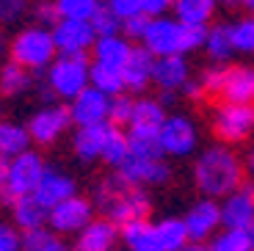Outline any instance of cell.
<instances>
[{"mask_svg":"<svg viewBox=\"0 0 254 251\" xmlns=\"http://www.w3.org/2000/svg\"><path fill=\"white\" fill-rule=\"evenodd\" d=\"M72 196H77L75 193V180L61 174V171H47L42 185H39L36 193H33V199H36L45 210H56L58 204H64V201L72 199Z\"/></svg>","mask_w":254,"mask_h":251,"instance_id":"16","label":"cell"},{"mask_svg":"<svg viewBox=\"0 0 254 251\" xmlns=\"http://www.w3.org/2000/svg\"><path fill=\"white\" fill-rule=\"evenodd\" d=\"M130 53H133V44L127 42L125 36L97 39V44H94V63H102V66H111V69L125 72L127 61H130Z\"/></svg>","mask_w":254,"mask_h":251,"instance_id":"21","label":"cell"},{"mask_svg":"<svg viewBox=\"0 0 254 251\" xmlns=\"http://www.w3.org/2000/svg\"><path fill=\"white\" fill-rule=\"evenodd\" d=\"M122 240H125L133 251L135 249H146V246H158V240H155V226L146 218L130 221V224L122 226Z\"/></svg>","mask_w":254,"mask_h":251,"instance_id":"31","label":"cell"},{"mask_svg":"<svg viewBox=\"0 0 254 251\" xmlns=\"http://www.w3.org/2000/svg\"><path fill=\"white\" fill-rule=\"evenodd\" d=\"M155 240H158V249H163V251H183L190 243L185 221L183 218H163L160 224H155Z\"/></svg>","mask_w":254,"mask_h":251,"instance_id":"25","label":"cell"},{"mask_svg":"<svg viewBox=\"0 0 254 251\" xmlns=\"http://www.w3.org/2000/svg\"><path fill=\"white\" fill-rule=\"evenodd\" d=\"M246 169H249V174L254 177V149L249 152V160H246Z\"/></svg>","mask_w":254,"mask_h":251,"instance_id":"50","label":"cell"},{"mask_svg":"<svg viewBox=\"0 0 254 251\" xmlns=\"http://www.w3.org/2000/svg\"><path fill=\"white\" fill-rule=\"evenodd\" d=\"M204 50H207V56L213 58V61H227L232 53H235V47H232V25H216L210 28L207 33V42H204Z\"/></svg>","mask_w":254,"mask_h":251,"instance_id":"29","label":"cell"},{"mask_svg":"<svg viewBox=\"0 0 254 251\" xmlns=\"http://www.w3.org/2000/svg\"><path fill=\"white\" fill-rule=\"evenodd\" d=\"M89 86L102 91L105 97H119L125 91V75L119 69H111V66H102V63H91V72H89Z\"/></svg>","mask_w":254,"mask_h":251,"instance_id":"28","label":"cell"},{"mask_svg":"<svg viewBox=\"0 0 254 251\" xmlns=\"http://www.w3.org/2000/svg\"><path fill=\"white\" fill-rule=\"evenodd\" d=\"M31 132L19 125H6L0 122V160H8V157H19L28 152L31 144Z\"/></svg>","mask_w":254,"mask_h":251,"instance_id":"27","label":"cell"},{"mask_svg":"<svg viewBox=\"0 0 254 251\" xmlns=\"http://www.w3.org/2000/svg\"><path fill=\"white\" fill-rule=\"evenodd\" d=\"M72 122V111L61 105H47L39 113H33L31 125H28V132L36 144H53V141L61 135Z\"/></svg>","mask_w":254,"mask_h":251,"instance_id":"13","label":"cell"},{"mask_svg":"<svg viewBox=\"0 0 254 251\" xmlns=\"http://www.w3.org/2000/svg\"><path fill=\"white\" fill-rule=\"evenodd\" d=\"M218 0H177L174 11H177V22L188 28H207V22L216 14Z\"/></svg>","mask_w":254,"mask_h":251,"instance_id":"24","label":"cell"},{"mask_svg":"<svg viewBox=\"0 0 254 251\" xmlns=\"http://www.w3.org/2000/svg\"><path fill=\"white\" fill-rule=\"evenodd\" d=\"M246 235H249V243H252V249H254V224L246 229Z\"/></svg>","mask_w":254,"mask_h":251,"instance_id":"52","label":"cell"},{"mask_svg":"<svg viewBox=\"0 0 254 251\" xmlns=\"http://www.w3.org/2000/svg\"><path fill=\"white\" fill-rule=\"evenodd\" d=\"M127 141H130V155H133V157H144V160H163V149H160V130H155V127H130Z\"/></svg>","mask_w":254,"mask_h":251,"instance_id":"23","label":"cell"},{"mask_svg":"<svg viewBox=\"0 0 254 251\" xmlns=\"http://www.w3.org/2000/svg\"><path fill=\"white\" fill-rule=\"evenodd\" d=\"M152 80L158 83L163 91H180L190 83L188 77V63L183 56H169V58H155V72Z\"/></svg>","mask_w":254,"mask_h":251,"instance_id":"19","label":"cell"},{"mask_svg":"<svg viewBox=\"0 0 254 251\" xmlns=\"http://www.w3.org/2000/svg\"><path fill=\"white\" fill-rule=\"evenodd\" d=\"M94 201H97V207L105 213V218L116 226H125V224H130V221H141V218L149 215V210H152L149 196H146L138 185L127 182L119 171H116L114 177L100 182V188H97V193H94Z\"/></svg>","mask_w":254,"mask_h":251,"instance_id":"2","label":"cell"},{"mask_svg":"<svg viewBox=\"0 0 254 251\" xmlns=\"http://www.w3.org/2000/svg\"><path fill=\"white\" fill-rule=\"evenodd\" d=\"M19 246H22L19 235L14 232L11 226L0 224V251H19Z\"/></svg>","mask_w":254,"mask_h":251,"instance_id":"45","label":"cell"},{"mask_svg":"<svg viewBox=\"0 0 254 251\" xmlns=\"http://www.w3.org/2000/svg\"><path fill=\"white\" fill-rule=\"evenodd\" d=\"M53 238H56V235L45 232V229H36V232H25V235H22V249H25V251H45V246L50 243Z\"/></svg>","mask_w":254,"mask_h":251,"instance_id":"43","label":"cell"},{"mask_svg":"<svg viewBox=\"0 0 254 251\" xmlns=\"http://www.w3.org/2000/svg\"><path fill=\"white\" fill-rule=\"evenodd\" d=\"M210 28H188L180 25L177 19L160 17L149 22V31L144 36V47L155 58H169V56H185L193 53L196 47H204Z\"/></svg>","mask_w":254,"mask_h":251,"instance_id":"3","label":"cell"},{"mask_svg":"<svg viewBox=\"0 0 254 251\" xmlns=\"http://www.w3.org/2000/svg\"><path fill=\"white\" fill-rule=\"evenodd\" d=\"M28 8V0H0V22H14Z\"/></svg>","mask_w":254,"mask_h":251,"instance_id":"42","label":"cell"},{"mask_svg":"<svg viewBox=\"0 0 254 251\" xmlns=\"http://www.w3.org/2000/svg\"><path fill=\"white\" fill-rule=\"evenodd\" d=\"M152 72H155V56L146 47H133L130 53V61L125 66V86L130 91H144L146 83L152 80Z\"/></svg>","mask_w":254,"mask_h":251,"instance_id":"20","label":"cell"},{"mask_svg":"<svg viewBox=\"0 0 254 251\" xmlns=\"http://www.w3.org/2000/svg\"><path fill=\"white\" fill-rule=\"evenodd\" d=\"M183 251H210V246H204V243H188Z\"/></svg>","mask_w":254,"mask_h":251,"instance_id":"49","label":"cell"},{"mask_svg":"<svg viewBox=\"0 0 254 251\" xmlns=\"http://www.w3.org/2000/svg\"><path fill=\"white\" fill-rule=\"evenodd\" d=\"M72 122H77L80 127H94V125H111V97H105L97 88H86L75 102H72Z\"/></svg>","mask_w":254,"mask_h":251,"instance_id":"12","label":"cell"},{"mask_svg":"<svg viewBox=\"0 0 254 251\" xmlns=\"http://www.w3.org/2000/svg\"><path fill=\"white\" fill-rule=\"evenodd\" d=\"M89 72L91 66L86 61V56H61L58 61H53L50 75H47L53 94L75 102L89 88Z\"/></svg>","mask_w":254,"mask_h":251,"instance_id":"5","label":"cell"},{"mask_svg":"<svg viewBox=\"0 0 254 251\" xmlns=\"http://www.w3.org/2000/svg\"><path fill=\"white\" fill-rule=\"evenodd\" d=\"M56 42H53V31L45 25L28 28L11 42V61L25 66V69H45L53 66V56H56Z\"/></svg>","mask_w":254,"mask_h":251,"instance_id":"4","label":"cell"},{"mask_svg":"<svg viewBox=\"0 0 254 251\" xmlns=\"http://www.w3.org/2000/svg\"><path fill=\"white\" fill-rule=\"evenodd\" d=\"M177 0H144V14L152 19H160L169 8H174Z\"/></svg>","mask_w":254,"mask_h":251,"instance_id":"46","label":"cell"},{"mask_svg":"<svg viewBox=\"0 0 254 251\" xmlns=\"http://www.w3.org/2000/svg\"><path fill=\"white\" fill-rule=\"evenodd\" d=\"M14 221L25 232H36L45 226V221H50V210H45L33 196H25V199L14 201Z\"/></svg>","mask_w":254,"mask_h":251,"instance_id":"26","label":"cell"},{"mask_svg":"<svg viewBox=\"0 0 254 251\" xmlns=\"http://www.w3.org/2000/svg\"><path fill=\"white\" fill-rule=\"evenodd\" d=\"M232 47H235V53L254 56V17H243L232 22Z\"/></svg>","mask_w":254,"mask_h":251,"instance_id":"37","label":"cell"},{"mask_svg":"<svg viewBox=\"0 0 254 251\" xmlns=\"http://www.w3.org/2000/svg\"><path fill=\"white\" fill-rule=\"evenodd\" d=\"M221 224L224 229H241V232H246L254 224V185H246L224 199Z\"/></svg>","mask_w":254,"mask_h":251,"instance_id":"14","label":"cell"},{"mask_svg":"<svg viewBox=\"0 0 254 251\" xmlns=\"http://www.w3.org/2000/svg\"><path fill=\"white\" fill-rule=\"evenodd\" d=\"M116 224H111L108 218H100V221H91L75 240V249L72 251H114L116 243Z\"/></svg>","mask_w":254,"mask_h":251,"instance_id":"18","label":"cell"},{"mask_svg":"<svg viewBox=\"0 0 254 251\" xmlns=\"http://www.w3.org/2000/svg\"><path fill=\"white\" fill-rule=\"evenodd\" d=\"M108 6L114 8V14L122 19V22H125V19H130V17L144 14V0H111Z\"/></svg>","mask_w":254,"mask_h":251,"instance_id":"41","label":"cell"},{"mask_svg":"<svg viewBox=\"0 0 254 251\" xmlns=\"http://www.w3.org/2000/svg\"><path fill=\"white\" fill-rule=\"evenodd\" d=\"M91 213H94V204L83 196H72L64 204H58L56 210H50V226L56 229L58 235H80L86 226L91 224Z\"/></svg>","mask_w":254,"mask_h":251,"instance_id":"10","label":"cell"},{"mask_svg":"<svg viewBox=\"0 0 254 251\" xmlns=\"http://www.w3.org/2000/svg\"><path fill=\"white\" fill-rule=\"evenodd\" d=\"M53 42L61 56H86V50H94L97 33L89 22H75V19H61L53 28Z\"/></svg>","mask_w":254,"mask_h":251,"instance_id":"9","label":"cell"},{"mask_svg":"<svg viewBox=\"0 0 254 251\" xmlns=\"http://www.w3.org/2000/svg\"><path fill=\"white\" fill-rule=\"evenodd\" d=\"M196 127L188 116L183 113H172L169 119L160 127V149L163 155H174V157H185L196 149Z\"/></svg>","mask_w":254,"mask_h":251,"instance_id":"8","label":"cell"},{"mask_svg":"<svg viewBox=\"0 0 254 251\" xmlns=\"http://www.w3.org/2000/svg\"><path fill=\"white\" fill-rule=\"evenodd\" d=\"M149 22H152V17H146V14L125 19V22H122V36L125 39H141V42H144L146 31H149Z\"/></svg>","mask_w":254,"mask_h":251,"instance_id":"40","label":"cell"},{"mask_svg":"<svg viewBox=\"0 0 254 251\" xmlns=\"http://www.w3.org/2000/svg\"><path fill=\"white\" fill-rule=\"evenodd\" d=\"M254 130V105H229L221 102L213 113V135L224 146L241 144Z\"/></svg>","mask_w":254,"mask_h":251,"instance_id":"7","label":"cell"},{"mask_svg":"<svg viewBox=\"0 0 254 251\" xmlns=\"http://www.w3.org/2000/svg\"><path fill=\"white\" fill-rule=\"evenodd\" d=\"M0 53H3V36H0Z\"/></svg>","mask_w":254,"mask_h":251,"instance_id":"55","label":"cell"},{"mask_svg":"<svg viewBox=\"0 0 254 251\" xmlns=\"http://www.w3.org/2000/svg\"><path fill=\"white\" fill-rule=\"evenodd\" d=\"M114 251H116V249H114Z\"/></svg>","mask_w":254,"mask_h":251,"instance_id":"57","label":"cell"},{"mask_svg":"<svg viewBox=\"0 0 254 251\" xmlns=\"http://www.w3.org/2000/svg\"><path fill=\"white\" fill-rule=\"evenodd\" d=\"M193 182H196V188L204 193V199L232 196L243 185L241 157L224 144L210 146V149H204L199 155L196 166H193Z\"/></svg>","mask_w":254,"mask_h":251,"instance_id":"1","label":"cell"},{"mask_svg":"<svg viewBox=\"0 0 254 251\" xmlns=\"http://www.w3.org/2000/svg\"><path fill=\"white\" fill-rule=\"evenodd\" d=\"M127 157H130V141H127V135L119 127H111L108 144L102 149V160L108 166H114V169H122L127 163Z\"/></svg>","mask_w":254,"mask_h":251,"instance_id":"32","label":"cell"},{"mask_svg":"<svg viewBox=\"0 0 254 251\" xmlns=\"http://www.w3.org/2000/svg\"><path fill=\"white\" fill-rule=\"evenodd\" d=\"M28 86H31V75H28L25 66H19V63L11 61L0 69V91L3 94H19Z\"/></svg>","mask_w":254,"mask_h":251,"instance_id":"34","label":"cell"},{"mask_svg":"<svg viewBox=\"0 0 254 251\" xmlns=\"http://www.w3.org/2000/svg\"><path fill=\"white\" fill-rule=\"evenodd\" d=\"M221 100L229 102V105H254V69L252 66H229Z\"/></svg>","mask_w":254,"mask_h":251,"instance_id":"17","label":"cell"},{"mask_svg":"<svg viewBox=\"0 0 254 251\" xmlns=\"http://www.w3.org/2000/svg\"><path fill=\"white\" fill-rule=\"evenodd\" d=\"M119 174L133 185H163L172 177V169L166 160H144V157H127V163L119 169Z\"/></svg>","mask_w":254,"mask_h":251,"instance_id":"15","label":"cell"},{"mask_svg":"<svg viewBox=\"0 0 254 251\" xmlns=\"http://www.w3.org/2000/svg\"><path fill=\"white\" fill-rule=\"evenodd\" d=\"M243 8H249V11H254V0H238Z\"/></svg>","mask_w":254,"mask_h":251,"instance_id":"51","label":"cell"},{"mask_svg":"<svg viewBox=\"0 0 254 251\" xmlns=\"http://www.w3.org/2000/svg\"><path fill=\"white\" fill-rule=\"evenodd\" d=\"M227 72H229V66H224V63H213V66H207V69L202 72V77H199V86H202L204 97H221V94H224Z\"/></svg>","mask_w":254,"mask_h":251,"instance_id":"38","label":"cell"},{"mask_svg":"<svg viewBox=\"0 0 254 251\" xmlns=\"http://www.w3.org/2000/svg\"><path fill=\"white\" fill-rule=\"evenodd\" d=\"M133 111H135V100L127 94H119L111 100V125L114 127H122V125H130L133 122Z\"/></svg>","mask_w":254,"mask_h":251,"instance_id":"39","label":"cell"},{"mask_svg":"<svg viewBox=\"0 0 254 251\" xmlns=\"http://www.w3.org/2000/svg\"><path fill=\"white\" fill-rule=\"evenodd\" d=\"M166 119H169L166 116V108L158 100H135V111H133L130 127H155V130H160Z\"/></svg>","mask_w":254,"mask_h":251,"instance_id":"30","label":"cell"},{"mask_svg":"<svg viewBox=\"0 0 254 251\" xmlns=\"http://www.w3.org/2000/svg\"><path fill=\"white\" fill-rule=\"evenodd\" d=\"M89 25L94 28V33H97L100 39L119 36V33H122V19L114 14V8H111V6H102V3H100V8H97V14L91 17Z\"/></svg>","mask_w":254,"mask_h":251,"instance_id":"35","label":"cell"},{"mask_svg":"<svg viewBox=\"0 0 254 251\" xmlns=\"http://www.w3.org/2000/svg\"><path fill=\"white\" fill-rule=\"evenodd\" d=\"M183 91H185V97H188V100H193V102H196V100H202V97H204L202 86H199V83H193V80H190L188 86L183 88Z\"/></svg>","mask_w":254,"mask_h":251,"instance_id":"48","label":"cell"},{"mask_svg":"<svg viewBox=\"0 0 254 251\" xmlns=\"http://www.w3.org/2000/svg\"><path fill=\"white\" fill-rule=\"evenodd\" d=\"M36 17H39V22H45V28H50V31L61 22V14H58L56 3H42V6L36 8Z\"/></svg>","mask_w":254,"mask_h":251,"instance_id":"44","label":"cell"},{"mask_svg":"<svg viewBox=\"0 0 254 251\" xmlns=\"http://www.w3.org/2000/svg\"><path fill=\"white\" fill-rule=\"evenodd\" d=\"M56 8L61 19H75V22H91V17L100 8V0H56Z\"/></svg>","mask_w":254,"mask_h":251,"instance_id":"33","label":"cell"},{"mask_svg":"<svg viewBox=\"0 0 254 251\" xmlns=\"http://www.w3.org/2000/svg\"><path fill=\"white\" fill-rule=\"evenodd\" d=\"M47 166L45 160L36 155V152H25V155L14 157L8 163V188H6V199L8 201H17V199H25V196H33L36 188L42 185L47 174Z\"/></svg>","mask_w":254,"mask_h":251,"instance_id":"6","label":"cell"},{"mask_svg":"<svg viewBox=\"0 0 254 251\" xmlns=\"http://www.w3.org/2000/svg\"><path fill=\"white\" fill-rule=\"evenodd\" d=\"M108 3H111V0H108Z\"/></svg>","mask_w":254,"mask_h":251,"instance_id":"56","label":"cell"},{"mask_svg":"<svg viewBox=\"0 0 254 251\" xmlns=\"http://www.w3.org/2000/svg\"><path fill=\"white\" fill-rule=\"evenodd\" d=\"M183 221L190 243H202L204 238H216V229L221 226V204H216L213 199H202L196 204H190Z\"/></svg>","mask_w":254,"mask_h":251,"instance_id":"11","label":"cell"},{"mask_svg":"<svg viewBox=\"0 0 254 251\" xmlns=\"http://www.w3.org/2000/svg\"><path fill=\"white\" fill-rule=\"evenodd\" d=\"M221 3H238V0H221Z\"/></svg>","mask_w":254,"mask_h":251,"instance_id":"54","label":"cell"},{"mask_svg":"<svg viewBox=\"0 0 254 251\" xmlns=\"http://www.w3.org/2000/svg\"><path fill=\"white\" fill-rule=\"evenodd\" d=\"M210 251H254L249 235L241 229H224L210 240Z\"/></svg>","mask_w":254,"mask_h":251,"instance_id":"36","label":"cell"},{"mask_svg":"<svg viewBox=\"0 0 254 251\" xmlns=\"http://www.w3.org/2000/svg\"><path fill=\"white\" fill-rule=\"evenodd\" d=\"M8 188V160H0V199H6Z\"/></svg>","mask_w":254,"mask_h":251,"instance_id":"47","label":"cell"},{"mask_svg":"<svg viewBox=\"0 0 254 251\" xmlns=\"http://www.w3.org/2000/svg\"><path fill=\"white\" fill-rule=\"evenodd\" d=\"M135 251H163V249H158V246H146V249H135Z\"/></svg>","mask_w":254,"mask_h":251,"instance_id":"53","label":"cell"},{"mask_svg":"<svg viewBox=\"0 0 254 251\" xmlns=\"http://www.w3.org/2000/svg\"><path fill=\"white\" fill-rule=\"evenodd\" d=\"M111 127L114 125H94V127H80L75 135V152L83 160H94V157H102V149L108 144Z\"/></svg>","mask_w":254,"mask_h":251,"instance_id":"22","label":"cell"}]
</instances>
